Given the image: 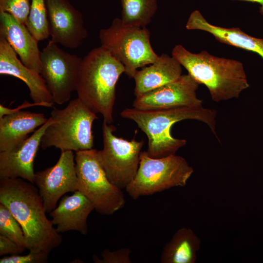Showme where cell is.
Returning a JSON list of instances; mask_svg holds the SVG:
<instances>
[{"label": "cell", "mask_w": 263, "mask_h": 263, "mask_svg": "<svg viewBox=\"0 0 263 263\" xmlns=\"http://www.w3.org/2000/svg\"><path fill=\"white\" fill-rule=\"evenodd\" d=\"M51 117L54 121L47 127L41 138L42 149L54 147L61 151L76 152L93 149L92 126L98 117L78 97L63 109L54 108Z\"/></svg>", "instance_id": "5b68a950"}, {"label": "cell", "mask_w": 263, "mask_h": 263, "mask_svg": "<svg viewBox=\"0 0 263 263\" xmlns=\"http://www.w3.org/2000/svg\"><path fill=\"white\" fill-rule=\"evenodd\" d=\"M99 37L101 46L124 65L129 77L159 57L151 47L149 30L125 25L121 19L115 18L109 28L100 30Z\"/></svg>", "instance_id": "8992f818"}, {"label": "cell", "mask_w": 263, "mask_h": 263, "mask_svg": "<svg viewBox=\"0 0 263 263\" xmlns=\"http://www.w3.org/2000/svg\"><path fill=\"white\" fill-rule=\"evenodd\" d=\"M82 59L61 49L50 40L40 52V74L45 80L55 103L68 101L76 90Z\"/></svg>", "instance_id": "30bf717a"}, {"label": "cell", "mask_w": 263, "mask_h": 263, "mask_svg": "<svg viewBox=\"0 0 263 263\" xmlns=\"http://www.w3.org/2000/svg\"><path fill=\"white\" fill-rule=\"evenodd\" d=\"M26 249L10 239L0 234V256L21 254Z\"/></svg>", "instance_id": "83f0119b"}, {"label": "cell", "mask_w": 263, "mask_h": 263, "mask_svg": "<svg viewBox=\"0 0 263 263\" xmlns=\"http://www.w3.org/2000/svg\"><path fill=\"white\" fill-rule=\"evenodd\" d=\"M182 73V66L174 58L162 54L154 62L136 71L133 77L134 95L139 96L172 82L179 78Z\"/></svg>", "instance_id": "ffe728a7"}, {"label": "cell", "mask_w": 263, "mask_h": 263, "mask_svg": "<svg viewBox=\"0 0 263 263\" xmlns=\"http://www.w3.org/2000/svg\"><path fill=\"white\" fill-rule=\"evenodd\" d=\"M97 152L93 149L75 152L77 189L91 201L98 213L113 215L124 207L125 197L121 189L108 179Z\"/></svg>", "instance_id": "ba28073f"}, {"label": "cell", "mask_w": 263, "mask_h": 263, "mask_svg": "<svg viewBox=\"0 0 263 263\" xmlns=\"http://www.w3.org/2000/svg\"><path fill=\"white\" fill-rule=\"evenodd\" d=\"M199 84L189 75L136 97L133 107L140 110L169 109L203 106L196 91Z\"/></svg>", "instance_id": "7c38bea8"}, {"label": "cell", "mask_w": 263, "mask_h": 263, "mask_svg": "<svg viewBox=\"0 0 263 263\" xmlns=\"http://www.w3.org/2000/svg\"><path fill=\"white\" fill-rule=\"evenodd\" d=\"M244 0V1H250L252 2H256L260 4L263 8V0Z\"/></svg>", "instance_id": "f1b7e54d"}, {"label": "cell", "mask_w": 263, "mask_h": 263, "mask_svg": "<svg viewBox=\"0 0 263 263\" xmlns=\"http://www.w3.org/2000/svg\"><path fill=\"white\" fill-rule=\"evenodd\" d=\"M172 56L199 84L208 89L213 101L237 98L249 87L242 63L220 57L206 51L192 53L182 45L174 46Z\"/></svg>", "instance_id": "3957f363"}, {"label": "cell", "mask_w": 263, "mask_h": 263, "mask_svg": "<svg viewBox=\"0 0 263 263\" xmlns=\"http://www.w3.org/2000/svg\"><path fill=\"white\" fill-rule=\"evenodd\" d=\"M0 33L28 68L40 74V51L38 41L26 26L11 14L0 11Z\"/></svg>", "instance_id": "2e32d148"}, {"label": "cell", "mask_w": 263, "mask_h": 263, "mask_svg": "<svg viewBox=\"0 0 263 263\" xmlns=\"http://www.w3.org/2000/svg\"><path fill=\"white\" fill-rule=\"evenodd\" d=\"M47 120L42 113L20 110L11 112L0 118V152L16 147Z\"/></svg>", "instance_id": "ac0fdd59"}, {"label": "cell", "mask_w": 263, "mask_h": 263, "mask_svg": "<svg viewBox=\"0 0 263 263\" xmlns=\"http://www.w3.org/2000/svg\"><path fill=\"white\" fill-rule=\"evenodd\" d=\"M51 41L76 49L88 36L81 13L68 0H45Z\"/></svg>", "instance_id": "4fadbf2b"}, {"label": "cell", "mask_w": 263, "mask_h": 263, "mask_svg": "<svg viewBox=\"0 0 263 263\" xmlns=\"http://www.w3.org/2000/svg\"><path fill=\"white\" fill-rule=\"evenodd\" d=\"M26 26L38 41L49 37L50 33L45 0H31Z\"/></svg>", "instance_id": "603a6c76"}, {"label": "cell", "mask_w": 263, "mask_h": 263, "mask_svg": "<svg viewBox=\"0 0 263 263\" xmlns=\"http://www.w3.org/2000/svg\"><path fill=\"white\" fill-rule=\"evenodd\" d=\"M94 209L91 201L76 190L71 195L63 196L58 205L50 212V216L59 233L76 231L86 235L88 230L87 220Z\"/></svg>", "instance_id": "e0dca14e"}, {"label": "cell", "mask_w": 263, "mask_h": 263, "mask_svg": "<svg viewBox=\"0 0 263 263\" xmlns=\"http://www.w3.org/2000/svg\"><path fill=\"white\" fill-rule=\"evenodd\" d=\"M115 129L103 121V148L97 150V157L109 180L120 189H125L137 173L144 142L117 137L113 133Z\"/></svg>", "instance_id": "9c48e42d"}, {"label": "cell", "mask_w": 263, "mask_h": 263, "mask_svg": "<svg viewBox=\"0 0 263 263\" xmlns=\"http://www.w3.org/2000/svg\"><path fill=\"white\" fill-rule=\"evenodd\" d=\"M0 234L9 238L26 249L24 235L20 224L9 209L1 203H0Z\"/></svg>", "instance_id": "cb8c5ba5"}, {"label": "cell", "mask_w": 263, "mask_h": 263, "mask_svg": "<svg viewBox=\"0 0 263 263\" xmlns=\"http://www.w3.org/2000/svg\"><path fill=\"white\" fill-rule=\"evenodd\" d=\"M125 72L124 65L102 46L82 59L75 90L78 98L108 124L113 121L116 85Z\"/></svg>", "instance_id": "277c9868"}, {"label": "cell", "mask_w": 263, "mask_h": 263, "mask_svg": "<svg viewBox=\"0 0 263 263\" xmlns=\"http://www.w3.org/2000/svg\"><path fill=\"white\" fill-rule=\"evenodd\" d=\"M34 184L21 178H0V203L20 224L29 251L49 254L62 237L46 216L43 202Z\"/></svg>", "instance_id": "6da1fadb"}, {"label": "cell", "mask_w": 263, "mask_h": 263, "mask_svg": "<svg viewBox=\"0 0 263 263\" xmlns=\"http://www.w3.org/2000/svg\"><path fill=\"white\" fill-rule=\"evenodd\" d=\"M30 5V0H0V11L11 14L26 25Z\"/></svg>", "instance_id": "d4e9b609"}, {"label": "cell", "mask_w": 263, "mask_h": 263, "mask_svg": "<svg viewBox=\"0 0 263 263\" xmlns=\"http://www.w3.org/2000/svg\"><path fill=\"white\" fill-rule=\"evenodd\" d=\"M121 21L126 25L146 27L157 8V0H120Z\"/></svg>", "instance_id": "7402d4cb"}, {"label": "cell", "mask_w": 263, "mask_h": 263, "mask_svg": "<svg viewBox=\"0 0 263 263\" xmlns=\"http://www.w3.org/2000/svg\"><path fill=\"white\" fill-rule=\"evenodd\" d=\"M193 172L187 160L175 154L152 158L141 151L137 173L125 189L134 200L176 187L186 186Z\"/></svg>", "instance_id": "52a82bcc"}, {"label": "cell", "mask_w": 263, "mask_h": 263, "mask_svg": "<svg viewBox=\"0 0 263 263\" xmlns=\"http://www.w3.org/2000/svg\"><path fill=\"white\" fill-rule=\"evenodd\" d=\"M34 184L41 197L44 208L50 213L66 193L77 190V176L73 151L61 152L56 164L35 172Z\"/></svg>", "instance_id": "8fae6325"}, {"label": "cell", "mask_w": 263, "mask_h": 263, "mask_svg": "<svg viewBox=\"0 0 263 263\" xmlns=\"http://www.w3.org/2000/svg\"><path fill=\"white\" fill-rule=\"evenodd\" d=\"M0 74L12 75L22 80L27 86L30 96L37 105L53 107L55 102L43 77L19 59L15 51L0 33Z\"/></svg>", "instance_id": "9a60e30c"}, {"label": "cell", "mask_w": 263, "mask_h": 263, "mask_svg": "<svg viewBox=\"0 0 263 263\" xmlns=\"http://www.w3.org/2000/svg\"><path fill=\"white\" fill-rule=\"evenodd\" d=\"M217 112L214 109L200 107H185L169 109L140 110L126 108L120 113L122 117L135 122L148 138V155L161 158L175 154L184 146L185 139L173 137L171 129L176 122L184 120H196L206 124L216 133Z\"/></svg>", "instance_id": "7a4b0ae2"}, {"label": "cell", "mask_w": 263, "mask_h": 263, "mask_svg": "<svg viewBox=\"0 0 263 263\" xmlns=\"http://www.w3.org/2000/svg\"><path fill=\"white\" fill-rule=\"evenodd\" d=\"M186 28L207 32L222 43L255 52L263 58V38L250 36L239 28H224L213 25L198 10L190 14Z\"/></svg>", "instance_id": "d6986e66"}, {"label": "cell", "mask_w": 263, "mask_h": 263, "mask_svg": "<svg viewBox=\"0 0 263 263\" xmlns=\"http://www.w3.org/2000/svg\"><path fill=\"white\" fill-rule=\"evenodd\" d=\"M54 120L50 117L33 134L13 149L0 152V178H21L34 184V163L47 127Z\"/></svg>", "instance_id": "5bb4252c"}, {"label": "cell", "mask_w": 263, "mask_h": 263, "mask_svg": "<svg viewBox=\"0 0 263 263\" xmlns=\"http://www.w3.org/2000/svg\"><path fill=\"white\" fill-rule=\"evenodd\" d=\"M131 250L128 248H123L113 251L106 249L101 253V258L96 255L93 256L95 263H131L130 255Z\"/></svg>", "instance_id": "484cf974"}, {"label": "cell", "mask_w": 263, "mask_h": 263, "mask_svg": "<svg viewBox=\"0 0 263 263\" xmlns=\"http://www.w3.org/2000/svg\"><path fill=\"white\" fill-rule=\"evenodd\" d=\"M200 240L187 227L178 229L163 249L161 263H194L200 247Z\"/></svg>", "instance_id": "44dd1931"}, {"label": "cell", "mask_w": 263, "mask_h": 263, "mask_svg": "<svg viewBox=\"0 0 263 263\" xmlns=\"http://www.w3.org/2000/svg\"><path fill=\"white\" fill-rule=\"evenodd\" d=\"M48 254L43 252L29 251L27 255H11L0 259V263H44L47 262Z\"/></svg>", "instance_id": "4316f807"}]
</instances>
